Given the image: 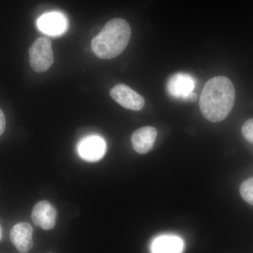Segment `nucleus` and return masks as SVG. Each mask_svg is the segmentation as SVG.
Segmentation results:
<instances>
[{
	"label": "nucleus",
	"mask_w": 253,
	"mask_h": 253,
	"mask_svg": "<svg viewBox=\"0 0 253 253\" xmlns=\"http://www.w3.org/2000/svg\"><path fill=\"white\" fill-rule=\"evenodd\" d=\"M185 247L184 240L174 234H163L153 240L151 253H183Z\"/></svg>",
	"instance_id": "nucleus-9"
},
{
	"label": "nucleus",
	"mask_w": 253,
	"mask_h": 253,
	"mask_svg": "<svg viewBox=\"0 0 253 253\" xmlns=\"http://www.w3.org/2000/svg\"><path fill=\"white\" fill-rule=\"evenodd\" d=\"M240 193L248 204L253 206V177L246 179L240 187Z\"/></svg>",
	"instance_id": "nucleus-12"
},
{
	"label": "nucleus",
	"mask_w": 253,
	"mask_h": 253,
	"mask_svg": "<svg viewBox=\"0 0 253 253\" xmlns=\"http://www.w3.org/2000/svg\"><path fill=\"white\" fill-rule=\"evenodd\" d=\"M130 38L129 23L123 18H114L106 23L91 41V49L99 59H113L126 49Z\"/></svg>",
	"instance_id": "nucleus-2"
},
{
	"label": "nucleus",
	"mask_w": 253,
	"mask_h": 253,
	"mask_svg": "<svg viewBox=\"0 0 253 253\" xmlns=\"http://www.w3.org/2000/svg\"><path fill=\"white\" fill-rule=\"evenodd\" d=\"M106 151L104 139L99 136H86L80 141L78 151L80 156L88 162H96L104 157Z\"/></svg>",
	"instance_id": "nucleus-5"
},
{
	"label": "nucleus",
	"mask_w": 253,
	"mask_h": 253,
	"mask_svg": "<svg viewBox=\"0 0 253 253\" xmlns=\"http://www.w3.org/2000/svg\"><path fill=\"white\" fill-rule=\"evenodd\" d=\"M38 28L49 36H60L67 30L66 16L57 11L42 15L38 21Z\"/></svg>",
	"instance_id": "nucleus-7"
},
{
	"label": "nucleus",
	"mask_w": 253,
	"mask_h": 253,
	"mask_svg": "<svg viewBox=\"0 0 253 253\" xmlns=\"http://www.w3.org/2000/svg\"><path fill=\"white\" fill-rule=\"evenodd\" d=\"M30 65L36 73H44L54 63L51 42L45 37L38 38L29 49Z\"/></svg>",
	"instance_id": "nucleus-3"
},
{
	"label": "nucleus",
	"mask_w": 253,
	"mask_h": 253,
	"mask_svg": "<svg viewBox=\"0 0 253 253\" xmlns=\"http://www.w3.org/2000/svg\"><path fill=\"white\" fill-rule=\"evenodd\" d=\"M2 239V231H1V226H0V241Z\"/></svg>",
	"instance_id": "nucleus-15"
},
{
	"label": "nucleus",
	"mask_w": 253,
	"mask_h": 253,
	"mask_svg": "<svg viewBox=\"0 0 253 253\" xmlns=\"http://www.w3.org/2000/svg\"><path fill=\"white\" fill-rule=\"evenodd\" d=\"M5 126H6V119H5L4 113L0 109V136L4 133Z\"/></svg>",
	"instance_id": "nucleus-14"
},
{
	"label": "nucleus",
	"mask_w": 253,
	"mask_h": 253,
	"mask_svg": "<svg viewBox=\"0 0 253 253\" xmlns=\"http://www.w3.org/2000/svg\"><path fill=\"white\" fill-rule=\"evenodd\" d=\"M241 131L245 139L253 144V118L244 123Z\"/></svg>",
	"instance_id": "nucleus-13"
},
{
	"label": "nucleus",
	"mask_w": 253,
	"mask_h": 253,
	"mask_svg": "<svg viewBox=\"0 0 253 253\" xmlns=\"http://www.w3.org/2000/svg\"><path fill=\"white\" fill-rule=\"evenodd\" d=\"M33 227L26 222H20L13 226L10 239L21 253H28L33 246Z\"/></svg>",
	"instance_id": "nucleus-8"
},
{
	"label": "nucleus",
	"mask_w": 253,
	"mask_h": 253,
	"mask_svg": "<svg viewBox=\"0 0 253 253\" xmlns=\"http://www.w3.org/2000/svg\"><path fill=\"white\" fill-rule=\"evenodd\" d=\"M235 99V88L230 80L217 76L205 84L200 97V109L208 121L221 122L231 113Z\"/></svg>",
	"instance_id": "nucleus-1"
},
{
	"label": "nucleus",
	"mask_w": 253,
	"mask_h": 253,
	"mask_svg": "<svg viewBox=\"0 0 253 253\" xmlns=\"http://www.w3.org/2000/svg\"><path fill=\"white\" fill-rule=\"evenodd\" d=\"M194 81L191 76L184 73L174 75L168 81V93L175 98H189L194 89Z\"/></svg>",
	"instance_id": "nucleus-11"
},
{
	"label": "nucleus",
	"mask_w": 253,
	"mask_h": 253,
	"mask_svg": "<svg viewBox=\"0 0 253 253\" xmlns=\"http://www.w3.org/2000/svg\"></svg>",
	"instance_id": "nucleus-16"
},
{
	"label": "nucleus",
	"mask_w": 253,
	"mask_h": 253,
	"mask_svg": "<svg viewBox=\"0 0 253 253\" xmlns=\"http://www.w3.org/2000/svg\"><path fill=\"white\" fill-rule=\"evenodd\" d=\"M110 95L115 101L126 109L140 111L145 105L144 97L125 84L113 86L110 90Z\"/></svg>",
	"instance_id": "nucleus-4"
},
{
	"label": "nucleus",
	"mask_w": 253,
	"mask_h": 253,
	"mask_svg": "<svg viewBox=\"0 0 253 253\" xmlns=\"http://www.w3.org/2000/svg\"><path fill=\"white\" fill-rule=\"evenodd\" d=\"M56 217V208L47 201L38 202L33 208L31 215L35 224L44 230H50L54 227Z\"/></svg>",
	"instance_id": "nucleus-6"
},
{
	"label": "nucleus",
	"mask_w": 253,
	"mask_h": 253,
	"mask_svg": "<svg viewBox=\"0 0 253 253\" xmlns=\"http://www.w3.org/2000/svg\"><path fill=\"white\" fill-rule=\"evenodd\" d=\"M156 136L157 130L154 126H146L139 128L131 134L133 149L138 154H147L152 149Z\"/></svg>",
	"instance_id": "nucleus-10"
}]
</instances>
